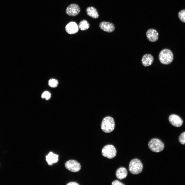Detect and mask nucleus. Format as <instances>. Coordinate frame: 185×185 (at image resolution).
Listing matches in <instances>:
<instances>
[{
    "instance_id": "obj_8",
    "label": "nucleus",
    "mask_w": 185,
    "mask_h": 185,
    "mask_svg": "<svg viewBox=\"0 0 185 185\" xmlns=\"http://www.w3.org/2000/svg\"><path fill=\"white\" fill-rule=\"evenodd\" d=\"M146 34L147 38L150 42H155L158 39V33L154 29H150L148 30L146 32Z\"/></svg>"
},
{
    "instance_id": "obj_1",
    "label": "nucleus",
    "mask_w": 185,
    "mask_h": 185,
    "mask_svg": "<svg viewBox=\"0 0 185 185\" xmlns=\"http://www.w3.org/2000/svg\"><path fill=\"white\" fill-rule=\"evenodd\" d=\"M159 58L161 63L164 64H168L172 61L173 58V55L170 50L165 49L160 52Z\"/></svg>"
},
{
    "instance_id": "obj_18",
    "label": "nucleus",
    "mask_w": 185,
    "mask_h": 185,
    "mask_svg": "<svg viewBox=\"0 0 185 185\" xmlns=\"http://www.w3.org/2000/svg\"><path fill=\"white\" fill-rule=\"evenodd\" d=\"M178 17L182 22L185 23V10H181L179 12Z\"/></svg>"
},
{
    "instance_id": "obj_4",
    "label": "nucleus",
    "mask_w": 185,
    "mask_h": 185,
    "mask_svg": "<svg viewBox=\"0 0 185 185\" xmlns=\"http://www.w3.org/2000/svg\"><path fill=\"white\" fill-rule=\"evenodd\" d=\"M149 149L152 151L159 152L162 151L164 148L163 143L160 140L157 138L151 139L148 144Z\"/></svg>"
},
{
    "instance_id": "obj_14",
    "label": "nucleus",
    "mask_w": 185,
    "mask_h": 185,
    "mask_svg": "<svg viewBox=\"0 0 185 185\" xmlns=\"http://www.w3.org/2000/svg\"><path fill=\"white\" fill-rule=\"evenodd\" d=\"M58 157V155L54 154L52 152H50L48 155L46 156V160L49 165H51L53 163L57 162Z\"/></svg>"
},
{
    "instance_id": "obj_10",
    "label": "nucleus",
    "mask_w": 185,
    "mask_h": 185,
    "mask_svg": "<svg viewBox=\"0 0 185 185\" xmlns=\"http://www.w3.org/2000/svg\"><path fill=\"white\" fill-rule=\"evenodd\" d=\"M100 28L103 31L108 33L113 32L115 29L114 24L112 23L103 21L99 24Z\"/></svg>"
},
{
    "instance_id": "obj_6",
    "label": "nucleus",
    "mask_w": 185,
    "mask_h": 185,
    "mask_svg": "<svg viewBox=\"0 0 185 185\" xmlns=\"http://www.w3.org/2000/svg\"><path fill=\"white\" fill-rule=\"evenodd\" d=\"M67 169L73 172L79 171L81 169L80 164L74 160H70L67 161L65 164Z\"/></svg>"
},
{
    "instance_id": "obj_13",
    "label": "nucleus",
    "mask_w": 185,
    "mask_h": 185,
    "mask_svg": "<svg viewBox=\"0 0 185 185\" xmlns=\"http://www.w3.org/2000/svg\"><path fill=\"white\" fill-rule=\"evenodd\" d=\"M115 174L116 177L118 179H123L127 177V171L124 167H120L116 170Z\"/></svg>"
},
{
    "instance_id": "obj_21",
    "label": "nucleus",
    "mask_w": 185,
    "mask_h": 185,
    "mask_svg": "<svg viewBox=\"0 0 185 185\" xmlns=\"http://www.w3.org/2000/svg\"><path fill=\"white\" fill-rule=\"evenodd\" d=\"M112 185H124V184L118 180H115L112 183Z\"/></svg>"
},
{
    "instance_id": "obj_9",
    "label": "nucleus",
    "mask_w": 185,
    "mask_h": 185,
    "mask_svg": "<svg viewBox=\"0 0 185 185\" xmlns=\"http://www.w3.org/2000/svg\"><path fill=\"white\" fill-rule=\"evenodd\" d=\"M65 29L66 32L70 34L77 33L79 30L77 24L75 22L73 21L68 23L66 26Z\"/></svg>"
},
{
    "instance_id": "obj_12",
    "label": "nucleus",
    "mask_w": 185,
    "mask_h": 185,
    "mask_svg": "<svg viewBox=\"0 0 185 185\" xmlns=\"http://www.w3.org/2000/svg\"><path fill=\"white\" fill-rule=\"evenodd\" d=\"M154 61V58L150 54H144L142 57L141 60L142 64L145 67L149 66L152 64Z\"/></svg>"
},
{
    "instance_id": "obj_19",
    "label": "nucleus",
    "mask_w": 185,
    "mask_h": 185,
    "mask_svg": "<svg viewBox=\"0 0 185 185\" xmlns=\"http://www.w3.org/2000/svg\"><path fill=\"white\" fill-rule=\"evenodd\" d=\"M51 97L50 93L48 91H45L43 92L41 95V97L42 98H45L46 100L49 99Z\"/></svg>"
},
{
    "instance_id": "obj_7",
    "label": "nucleus",
    "mask_w": 185,
    "mask_h": 185,
    "mask_svg": "<svg viewBox=\"0 0 185 185\" xmlns=\"http://www.w3.org/2000/svg\"><path fill=\"white\" fill-rule=\"evenodd\" d=\"M80 8L79 6L76 4H72L69 5L66 10V13L68 15L75 16L79 14Z\"/></svg>"
},
{
    "instance_id": "obj_2",
    "label": "nucleus",
    "mask_w": 185,
    "mask_h": 185,
    "mask_svg": "<svg viewBox=\"0 0 185 185\" xmlns=\"http://www.w3.org/2000/svg\"><path fill=\"white\" fill-rule=\"evenodd\" d=\"M115 126V122L113 118L110 116H107L104 118L102 120L101 128L104 132L109 133L114 130Z\"/></svg>"
},
{
    "instance_id": "obj_15",
    "label": "nucleus",
    "mask_w": 185,
    "mask_h": 185,
    "mask_svg": "<svg viewBox=\"0 0 185 185\" xmlns=\"http://www.w3.org/2000/svg\"><path fill=\"white\" fill-rule=\"evenodd\" d=\"M87 14L94 18H97L99 17V14L97 10L92 6L87 7L86 10Z\"/></svg>"
},
{
    "instance_id": "obj_5",
    "label": "nucleus",
    "mask_w": 185,
    "mask_h": 185,
    "mask_svg": "<svg viewBox=\"0 0 185 185\" xmlns=\"http://www.w3.org/2000/svg\"><path fill=\"white\" fill-rule=\"evenodd\" d=\"M102 155L109 159H112L116 156L117 151L113 145L108 144L105 146L101 151Z\"/></svg>"
},
{
    "instance_id": "obj_3",
    "label": "nucleus",
    "mask_w": 185,
    "mask_h": 185,
    "mask_svg": "<svg viewBox=\"0 0 185 185\" xmlns=\"http://www.w3.org/2000/svg\"><path fill=\"white\" fill-rule=\"evenodd\" d=\"M143 166L141 162L138 159H134L131 160L129 165V170L131 173L137 174L142 171Z\"/></svg>"
},
{
    "instance_id": "obj_11",
    "label": "nucleus",
    "mask_w": 185,
    "mask_h": 185,
    "mask_svg": "<svg viewBox=\"0 0 185 185\" xmlns=\"http://www.w3.org/2000/svg\"><path fill=\"white\" fill-rule=\"evenodd\" d=\"M169 121L171 124L176 127H180L183 123V121L179 116L175 114L170 115L169 117Z\"/></svg>"
},
{
    "instance_id": "obj_16",
    "label": "nucleus",
    "mask_w": 185,
    "mask_h": 185,
    "mask_svg": "<svg viewBox=\"0 0 185 185\" xmlns=\"http://www.w3.org/2000/svg\"><path fill=\"white\" fill-rule=\"evenodd\" d=\"M89 26V23L85 20L81 21L78 25L79 28L82 31H84L88 29Z\"/></svg>"
},
{
    "instance_id": "obj_22",
    "label": "nucleus",
    "mask_w": 185,
    "mask_h": 185,
    "mask_svg": "<svg viewBox=\"0 0 185 185\" xmlns=\"http://www.w3.org/2000/svg\"><path fill=\"white\" fill-rule=\"evenodd\" d=\"M67 185H79V184L77 183L74 182H70L67 184Z\"/></svg>"
},
{
    "instance_id": "obj_20",
    "label": "nucleus",
    "mask_w": 185,
    "mask_h": 185,
    "mask_svg": "<svg viewBox=\"0 0 185 185\" xmlns=\"http://www.w3.org/2000/svg\"><path fill=\"white\" fill-rule=\"evenodd\" d=\"M179 141L181 144H185V132H183L180 135L179 137Z\"/></svg>"
},
{
    "instance_id": "obj_17",
    "label": "nucleus",
    "mask_w": 185,
    "mask_h": 185,
    "mask_svg": "<svg viewBox=\"0 0 185 185\" xmlns=\"http://www.w3.org/2000/svg\"><path fill=\"white\" fill-rule=\"evenodd\" d=\"M58 81L55 79H51L48 81L49 86L52 88H55L58 85Z\"/></svg>"
}]
</instances>
